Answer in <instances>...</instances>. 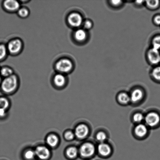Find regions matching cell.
<instances>
[{
    "label": "cell",
    "mask_w": 160,
    "mask_h": 160,
    "mask_svg": "<svg viewBox=\"0 0 160 160\" xmlns=\"http://www.w3.org/2000/svg\"><path fill=\"white\" fill-rule=\"evenodd\" d=\"M67 20L70 26L74 28L79 27L82 23V17L78 12H74L70 14Z\"/></svg>",
    "instance_id": "cell-5"
},
{
    "label": "cell",
    "mask_w": 160,
    "mask_h": 160,
    "mask_svg": "<svg viewBox=\"0 0 160 160\" xmlns=\"http://www.w3.org/2000/svg\"><path fill=\"white\" fill-rule=\"evenodd\" d=\"M9 106V102L7 98L0 97V118H4L6 116Z\"/></svg>",
    "instance_id": "cell-11"
},
{
    "label": "cell",
    "mask_w": 160,
    "mask_h": 160,
    "mask_svg": "<svg viewBox=\"0 0 160 160\" xmlns=\"http://www.w3.org/2000/svg\"><path fill=\"white\" fill-rule=\"evenodd\" d=\"M74 37L76 40L81 42L86 40L87 34L84 30L79 29L75 32Z\"/></svg>",
    "instance_id": "cell-17"
},
{
    "label": "cell",
    "mask_w": 160,
    "mask_h": 160,
    "mask_svg": "<svg viewBox=\"0 0 160 160\" xmlns=\"http://www.w3.org/2000/svg\"><path fill=\"white\" fill-rule=\"evenodd\" d=\"M56 68L61 73L69 72L72 69V62L69 59L63 58L58 61L56 64Z\"/></svg>",
    "instance_id": "cell-2"
},
{
    "label": "cell",
    "mask_w": 160,
    "mask_h": 160,
    "mask_svg": "<svg viewBox=\"0 0 160 160\" xmlns=\"http://www.w3.org/2000/svg\"><path fill=\"white\" fill-rule=\"evenodd\" d=\"M59 142L58 138L54 134L50 135L47 138V143L51 147H54L57 145Z\"/></svg>",
    "instance_id": "cell-16"
},
{
    "label": "cell",
    "mask_w": 160,
    "mask_h": 160,
    "mask_svg": "<svg viewBox=\"0 0 160 160\" xmlns=\"http://www.w3.org/2000/svg\"><path fill=\"white\" fill-rule=\"evenodd\" d=\"M3 7L9 12L18 11L20 8V4L15 0H6L3 3Z\"/></svg>",
    "instance_id": "cell-8"
},
{
    "label": "cell",
    "mask_w": 160,
    "mask_h": 160,
    "mask_svg": "<svg viewBox=\"0 0 160 160\" xmlns=\"http://www.w3.org/2000/svg\"><path fill=\"white\" fill-rule=\"evenodd\" d=\"M143 1H137L136 2V4H138L141 5L142 4Z\"/></svg>",
    "instance_id": "cell-33"
},
{
    "label": "cell",
    "mask_w": 160,
    "mask_h": 160,
    "mask_svg": "<svg viewBox=\"0 0 160 160\" xmlns=\"http://www.w3.org/2000/svg\"><path fill=\"white\" fill-rule=\"evenodd\" d=\"M75 136L74 133L71 131H67L65 134V139L69 141L72 140L74 138Z\"/></svg>",
    "instance_id": "cell-29"
},
{
    "label": "cell",
    "mask_w": 160,
    "mask_h": 160,
    "mask_svg": "<svg viewBox=\"0 0 160 160\" xmlns=\"http://www.w3.org/2000/svg\"><path fill=\"white\" fill-rule=\"evenodd\" d=\"M34 151L36 156L41 160L48 159L51 156V152L49 149L43 146L38 147Z\"/></svg>",
    "instance_id": "cell-6"
},
{
    "label": "cell",
    "mask_w": 160,
    "mask_h": 160,
    "mask_svg": "<svg viewBox=\"0 0 160 160\" xmlns=\"http://www.w3.org/2000/svg\"><path fill=\"white\" fill-rule=\"evenodd\" d=\"M149 60L153 64H158L160 62V53L159 50L152 48L149 51L148 53Z\"/></svg>",
    "instance_id": "cell-10"
},
{
    "label": "cell",
    "mask_w": 160,
    "mask_h": 160,
    "mask_svg": "<svg viewBox=\"0 0 160 160\" xmlns=\"http://www.w3.org/2000/svg\"><path fill=\"white\" fill-rule=\"evenodd\" d=\"M89 132L88 127L84 124H80L76 127L74 134L79 139H83L88 135Z\"/></svg>",
    "instance_id": "cell-9"
},
{
    "label": "cell",
    "mask_w": 160,
    "mask_h": 160,
    "mask_svg": "<svg viewBox=\"0 0 160 160\" xmlns=\"http://www.w3.org/2000/svg\"><path fill=\"white\" fill-rule=\"evenodd\" d=\"M148 130L146 126L143 124L137 125L135 128V133L139 137H143L147 134Z\"/></svg>",
    "instance_id": "cell-15"
},
{
    "label": "cell",
    "mask_w": 160,
    "mask_h": 160,
    "mask_svg": "<svg viewBox=\"0 0 160 160\" xmlns=\"http://www.w3.org/2000/svg\"><path fill=\"white\" fill-rule=\"evenodd\" d=\"M118 99L120 102L124 104L128 103L131 100L130 97L125 93H120L118 95Z\"/></svg>",
    "instance_id": "cell-22"
},
{
    "label": "cell",
    "mask_w": 160,
    "mask_h": 160,
    "mask_svg": "<svg viewBox=\"0 0 160 160\" xmlns=\"http://www.w3.org/2000/svg\"><path fill=\"white\" fill-rule=\"evenodd\" d=\"M96 138L97 140L99 142H103L106 140L107 136L105 133L101 132H98L97 134Z\"/></svg>",
    "instance_id": "cell-27"
},
{
    "label": "cell",
    "mask_w": 160,
    "mask_h": 160,
    "mask_svg": "<svg viewBox=\"0 0 160 160\" xmlns=\"http://www.w3.org/2000/svg\"><path fill=\"white\" fill-rule=\"evenodd\" d=\"M98 150L100 154L104 157L109 156L111 152L110 147L107 144L104 143H101L98 145Z\"/></svg>",
    "instance_id": "cell-12"
},
{
    "label": "cell",
    "mask_w": 160,
    "mask_h": 160,
    "mask_svg": "<svg viewBox=\"0 0 160 160\" xmlns=\"http://www.w3.org/2000/svg\"><path fill=\"white\" fill-rule=\"evenodd\" d=\"M152 75L155 79L160 81V66L157 67L153 70Z\"/></svg>",
    "instance_id": "cell-25"
},
{
    "label": "cell",
    "mask_w": 160,
    "mask_h": 160,
    "mask_svg": "<svg viewBox=\"0 0 160 160\" xmlns=\"http://www.w3.org/2000/svg\"><path fill=\"white\" fill-rule=\"evenodd\" d=\"M143 95V92L142 90L139 89H136L132 92L130 99L133 102H137L142 99Z\"/></svg>",
    "instance_id": "cell-14"
},
{
    "label": "cell",
    "mask_w": 160,
    "mask_h": 160,
    "mask_svg": "<svg viewBox=\"0 0 160 160\" xmlns=\"http://www.w3.org/2000/svg\"><path fill=\"white\" fill-rule=\"evenodd\" d=\"M122 1H111V4L112 6H118L122 4Z\"/></svg>",
    "instance_id": "cell-31"
},
{
    "label": "cell",
    "mask_w": 160,
    "mask_h": 160,
    "mask_svg": "<svg viewBox=\"0 0 160 160\" xmlns=\"http://www.w3.org/2000/svg\"><path fill=\"white\" fill-rule=\"evenodd\" d=\"M146 123L149 126L153 127L157 125L160 121L159 114L156 112L149 113L145 118Z\"/></svg>",
    "instance_id": "cell-7"
},
{
    "label": "cell",
    "mask_w": 160,
    "mask_h": 160,
    "mask_svg": "<svg viewBox=\"0 0 160 160\" xmlns=\"http://www.w3.org/2000/svg\"><path fill=\"white\" fill-rule=\"evenodd\" d=\"M144 116L142 114L136 113L134 116L133 119L135 122H140L143 120Z\"/></svg>",
    "instance_id": "cell-28"
},
{
    "label": "cell",
    "mask_w": 160,
    "mask_h": 160,
    "mask_svg": "<svg viewBox=\"0 0 160 160\" xmlns=\"http://www.w3.org/2000/svg\"><path fill=\"white\" fill-rule=\"evenodd\" d=\"M0 69H1V68H0Z\"/></svg>",
    "instance_id": "cell-35"
},
{
    "label": "cell",
    "mask_w": 160,
    "mask_h": 160,
    "mask_svg": "<svg viewBox=\"0 0 160 160\" xmlns=\"http://www.w3.org/2000/svg\"><path fill=\"white\" fill-rule=\"evenodd\" d=\"M2 77L1 75H0V85L1 84L2 82Z\"/></svg>",
    "instance_id": "cell-34"
},
{
    "label": "cell",
    "mask_w": 160,
    "mask_h": 160,
    "mask_svg": "<svg viewBox=\"0 0 160 160\" xmlns=\"http://www.w3.org/2000/svg\"><path fill=\"white\" fill-rule=\"evenodd\" d=\"M155 22L158 25H160V16L158 15L155 17L154 18Z\"/></svg>",
    "instance_id": "cell-32"
},
{
    "label": "cell",
    "mask_w": 160,
    "mask_h": 160,
    "mask_svg": "<svg viewBox=\"0 0 160 160\" xmlns=\"http://www.w3.org/2000/svg\"><path fill=\"white\" fill-rule=\"evenodd\" d=\"M8 52L7 47L3 44H0V61L5 58Z\"/></svg>",
    "instance_id": "cell-20"
},
{
    "label": "cell",
    "mask_w": 160,
    "mask_h": 160,
    "mask_svg": "<svg viewBox=\"0 0 160 160\" xmlns=\"http://www.w3.org/2000/svg\"><path fill=\"white\" fill-rule=\"evenodd\" d=\"M17 12H18L19 16L22 18H26L29 16V10L25 8H20L17 11Z\"/></svg>",
    "instance_id": "cell-23"
},
{
    "label": "cell",
    "mask_w": 160,
    "mask_h": 160,
    "mask_svg": "<svg viewBox=\"0 0 160 160\" xmlns=\"http://www.w3.org/2000/svg\"><path fill=\"white\" fill-rule=\"evenodd\" d=\"M159 1H147L146 4L148 7L155 8L159 5Z\"/></svg>",
    "instance_id": "cell-26"
},
{
    "label": "cell",
    "mask_w": 160,
    "mask_h": 160,
    "mask_svg": "<svg viewBox=\"0 0 160 160\" xmlns=\"http://www.w3.org/2000/svg\"><path fill=\"white\" fill-rule=\"evenodd\" d=\"M153 48L159 50L160 48V36L155 37L153 41Z\"/></svg>",
    "instance_id": "cell-24"
},
{
    "label": "cell",
    "mask_w": 160,
    "mask_h": 160,
    "mask_svg": "<svg viewBox=\"0 0 160 160\" xmlns=\"http://www.w3.org/2000/svg\"><path fill=\"white\" fill-rule=\"evenodd\" d=\"M18 85V79L15 75L4 78L0 85L2 91L6 94L10 93L15 90Z\"/></svg>",
    "instance_id": "cell-1"
},
{
    "label": "cell",
    "mask_w": 160,
    "mask_h": 160,
    "mask_svg": "<svg viewBox=\"0 0 160 160\" xmlns=\"http://www.w3.org/2000/svg\"><path fill=\"white\" fill-rule=\"evenodd\" d=\"M23 44L19 39H15L9 42L7 48L8 52L12 54H16L20 52L22 48Z\"/></svg>",
    "instance_id": "cell-3"
},
{
    "label": "cell",
    "mask_w": 160,
    "mask_h": 160,
    "mask_svg": "<svg viewBox=\"0 0 160 160\" xmlns=\"http://www.w3.org/2000/svg\"><path fill=\"white\" fill-rule=\"evenodd\" d=\"M79 152L80 154L83 157H90L95 153V147L92 144L85 143L81 146Z\"/></svg>",
    "instance_id": "cell-4"
},
{
    "label": "cell",
    "mask_w": 160,
    "mask_h": 160,
    "mask_svg": "<svg viewBox=\"0 0 160 160\" xmlns=\"http://www.w3.org/2000/svg\"><path fill=\"white\" fill-rule=\"evenodd\" d=\"M78 151L77 148L75 147H70L66 151L67 156L70 159H74L77 156Z\"/></svg>",
    "instance_id": "cell-19"
},
{
    "label": "cell",
    "mask_w": 160,
    "mask_h": 160,
    "mask_svg": "<svg viewBox=\"0 0 160 160\" xmlns=\"http://www.w3.org/2000/svg\"><path fill=\"white\" fill-rule=\"evenodd\" d=\"M13 73V70L9 67H4L0 69V75L4 78L12 76Z\"/></svg>",
    "instance_id": "cell-18"
},
{
    "label": "cell",
    "mask_w": 160,
    "mask_h": 160,
    "mask_svg": "<svg viewBox=\"0 0 160 160\" xmlns=\"http://www.w3.org/2000/svg\"><path fill=\"white\" fill-rule=\"evenodd\" d=\"M85 29H91L92 27V22L89 20H87L84 22V25H83Z\"/></svg>",
    "instance_id": "cell-30"
},
{
    "label": "cell",
    "mask_w": 160,
    "mask_h": 160,
    "mask_svg": "<svg viewBox=\"0 0 160 160\" xmlns=\"http://www.w3.org/2000/svg\"><path fill=\"white\" fill-rule=\"evenodd\" d=\"M25 159L27 160H32L36 157L35 151L32 150H28L24 154Z\"/></svg>",
    "instance_id": "cell-21"
},
{
    "label": "cell",
    "mask_w": 160,
    "mask_h": 160,
    "mask_svg": "<svg viewBox=\"0 0 160 160\" xmlns=\"http://www.w3.org/2000/svg\"><path fill=\"white\" fill-rule=\"evenodd\" d=\"M66 82L65 77L62 73H58L54 76V82L58 87H62L65 85Z\"/></svg>",
    "instance_id": "cell-13"
}]
</instances>
